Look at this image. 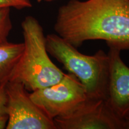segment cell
<instances>
[{"instance_id": "cell-3", "label": "cell", "mask_w": 129, "mask_h": 129, "mask_svg": "<svg viewBox=\"0 0 129 129\" xmlns=\"http://www.w3.org/2000/svg\"><path fill=\"white\" fill-rule=\"evenodd\" d=\"M46 37L48 54L62 63L83 84L87 99H106L109 74L108 54L99 50L91 56L80 53L57 34Z\"/></svg>"}, {"instance_id": "cell-11", "label": "cell", "mask_w": 129, "mask_h": 129, "mask_svg": "<svg viewBox=\"0 0 129 129\" xmlns=\"http://www.w3.org/2000/svg\"><path fill=\"white\" fill-rule=\"evenodd\" d=\"M5 86L0 88V113L6 112L7 96H6Z\"/></svg>"}, {"instance_id": "cell-6", "label": "cell", "mask_w": 129, "mask_h": 129, "mask_svg": "<svg viewBox=\"0 0 129 129\" xmlns=\"http://www.w3.org/2000/svg\"><path fill=\"white\" fill-rule=\"evenodd\" d=\"M56 129H124V120L106 99H87L65 115L53 119Z\"/></svg>"}, {"instance_id": "cell-4", "label": "cell", "mask_w": 129, "mask_h": 129, "mask_svg": "<svg viewBox=\"0 0 129 129\" xmlns=\"http://www.w3.org/2000/svg\"><path fill=\"white\" fill-rule=\"evenodd\" d=\"M32 101L48 117L68 114L87 99L84 87L74 74H64L60 81L29 93Z\"/></svg>"}, {"instance_id": "cell-14", "label": "cell", "mask_w": 129, "mask_h": 129, "mask_svg": "<svg viewBox=\"0 0 129 129\" xmlns=\"http://www.w3.org/2000/svg\"><path fill=\"white\" fill-rule=\"evenodd\" d=\"M38 2H41L42 1H48V2H50V1H55V0H37Z\"/></svg>"}, {"instance_id": "cell-13", "label": "cell", "mask_w": 129, "mask_h": 129, "mask_svg": "<svg viewBox=\"0 0 129 129\" xmlns=\"http://www.w3.org/2000/svg\"><path fill=\"white\" fill-rule=\"evenodd\" d=\"M124 129H129V117L124 120Z\"/></svg>"}, {"instance_id": "cell-1", "label": "cell", "mask_w": 129, "mask_h": 129, "mask_svg": "<svg viewBox=\"0 0 129 129\" xmlns=\"http://www.w3.org/2000/svg\"><path fill=\"white\" fill-rule=\"evenodd\" d=\"M54 29L77 48L102 40L129 50V0H70L58 9Z\"/></svg>"}, {"instance_id": "cell-8", "label": "cell", "mask_w": 129, "mask_h": 129, "mask_svg": "<svg viewBox=\"0 0 129 129\" xmlns=\"http://www.w3.org/2000/svg\"><path fill=\"white\" fill-rule=\"evenodd\" d=\"M24 48L23 43H0V88L10 80Z\"/></svg>"}, {"instance_id": "cell-12", "label": "cell", "mask_w": 129, "mask_h": 129, "mask_svg": "<svg viewBox=\"0 0 129 129\" xmlns=\"http://www.w3.org/2000/svg\"><path fill=\"white\" fill-rule=\"evenodd\" d=\"M8 120H9V115L7 112L0 113V129L6 128Z\"/></svg>"}, {"instance_id": "cell-7", "label": "cell", "mask_w": 129, "mask_h": 129, "mask_svg": "<svg viewBox=\"0 0 129 129\" xmlns=\"http://www.w3.org/2000/svg\"><path fill=\"white\" fill-rule=\"evenodd\" d=\"M109 74L106 100L119 118L129 117V67L121 57V50L108 46Z\"/></svg>"}, {"instance_id": "cell-5", "label": "cell", "mask_w": 129, "mask_h": 129, "mask_svg": "<svg viewBox=\"0 0 129 129\" xmlns=\"http://www.w3.org/2000/svg\"><path fill=\"white\" fill-rule=\"evenodd\" d=\"M9 115L7 129H56L49 118L30 99L24 85L9 81L5 86Z\"/></svg>"}, {"instance_id": "cell-2", "label": "cell", "mask_w": 129, "mask_h": 129, "mask_svg": "<svg viewBox=\"0 0 129 129\" xmlns=\"http://www.w3.org/2000/svg\"><path fill=\"white\" fill-rule=\"evenodd\" d=\"M21 26L23 36V53L14 68L10 81L20 83L33 91L58 83L64 73L50 59L46 37L36 18L28 16Z\"/></svg>"}, {"instance_id": "cell-9", "label": "cell", "mask_w": 129, "mask_h": 129, "mask_svg": "<svg viewBox=\"0 0 129 129\" xmlns=\"http://www.w3.org/2000/svg\"><path fill=\"white\" fill-rule=\"evenodd\" d=\"M12 29L10 9L0 10V43L7 41V38Z\"/></svg>"}, {"instance_id": "cell-10", "label": "cell", "mask_w": 129, "mask_h": 129, "mask_svg": "<svg viewBox=\"0 0 129 129\" xmlns=\"http://www.w3.org/2000/svg\"><path fill=\"white\" fill-rule=\"evenodd\" d=\"M32 6L30 0H0V10L11 8L20 10L30 8Z\"/></svg>"}]
</instances>
